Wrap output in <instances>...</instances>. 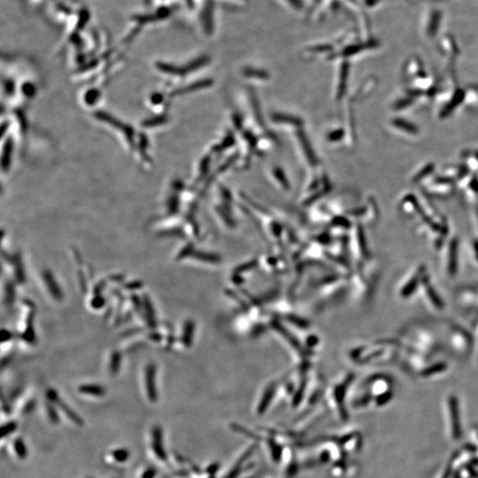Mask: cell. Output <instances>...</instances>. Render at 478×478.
Returning a JSON list of instances; mask_svg holds the SVG:
<instances>
[{
	"mask_svg": "<svg viewBox=\"0 0 478 478\" xmlns=\"http://www.w3.org/2000/svg\"><path fill=\"white\" fill-rule=\"evenodd\" d=\"M283 1L294 10H300L303 7V3L301 0H283Z\"/></svg>",
	"mask_w": 478,
	"mask_h": 478,
	"instance_id": "obj_19",
	"label": "cell"
},
{
	"mask_svg": "<svg viewBox=\"0 0 478 478\" xmlns=\"http://www.w3.org/2000/svg\"><path fill=\"white\" fill-rule=\"evenodd\" d=\"M89 20H90V14H89V12L86 10V9H83L81 10L79 14V20H78V22H77V29H83L84 26L86 25V23L88 22Z\"/></svg>",
	"mask_w": 478,
	"mask_h": 478,
	"instance_id": "obj_14",
	"label": "cell"
},
{
	"mask_svg": "<svg viewBox=\"0 0 478 478\" xmlns=\"http://www.w3.org/2000/svg\"><path fill=\"white\" fill-rule=\"evenodd\" d=\"M170 13L171 12H170V10L168 7L162 6V7L158 9L155 16L157 18V20H164V19H167L170 15Z\"/></svg>",
	"mask_w": 478,
	"mask_h": 478,
	"instance_id": "obj_17",
	"label": "cell"
},
{
	"mask_svg": "<svg viewBox=\"0 0 478 478\" xmlns=\"http://www.w3.org/2000/svg\"><path fill=\"white\" fill-rule=\"evenodd\" d=\"M445 369H446V366L444 365V364H437V365L433 366V367H430L426 370H424L422 375L424 377H429V376L435 375L436 373H440L441 371L445 370Z\"/></svg>",
	"mask_w": 478,
	"mask_h": 478,
	"instance_id": "obj_13",
	"label": "cell"
},
{
	"mask_svg": "<svg viewBox=\"0 0 478 478\" xmlns=\"http://www.w3.org/2000/svg\"><path fill=\"white\" fill-rule=\"evenodd\" d=\"M464 448H465L467 451L471 452V453H475V452H477V446H475V445H470V444L466 445L465 446H464Z\"/></svg>",
	"mask_w": 478,
	"mask_h": 478,
	"instance_id": "obj_21",
	"label": "cell"
},
{
	"mask_svg": "<svg viewBox=\"0 0 478 478\" xmlns=\"http://www.w3.org/2000/svg\"><path fill=\"white\" fill-rule=\"evenodd\" d=\"M156 475H157V471L152 468H149L146 470H144V472L141 476V478H154Z\"/></svg>",
	"mask_w": 478,
	"mask_h": 478,
	"instance_id": "obj_20",
	"label": "cell"
},
{
	"mask_svg": "<svg viewBox=\"0 0 478 478\" xmlns=\"http://www.w3.org/2000/svg\"><path fill=\"white\" fill-rule=\"evenodd\" d=\"M47 414H48V416H49V419L50 420V422L52 424H59V415H58V413L56 411L54 407H52V406H50V405H48L47 406Z\"/></svg>",
	"mask_w": 478,
	"mask_h": 478,
	"instance_id": "obj_15",
	"label": "cell"
},
{
	"mask_svg": "<svg viewBox=\"0 0 478 478\" xmlns=\"http://www.w3.org/2000/svg\"><path fill=\"white\" fill-rule=\"evenodd\" d=\"M99 97H100V93H98L96 90H91L85 94L84 101L86 104L93 105Z\"/></svg>",
	"mask_w": 478,
	"mask_h": 478,
	"instance_id": "obj_12",
	"label": "cell"
},
{
	"mask_svg": "<svg viewBox=\"0 0 478 478\" xmlns=\"http://www.w3.org/2000/svg\"><path fill=\"white\" fill-rule=\"evenodd\" d=\"M79 391L83 394L91 395L94 397H102L105 394V390L101 385L97 384H84L79 387Z\"/></svg>",
	"mask_w": 478,
	"mask_h": 478,
	"instance_id": "obj_6",
	"label": "cell"
},
{
	"mask_svg": "<svg viewBox=\"0 0 478 478\" xmlns=\"http://www.w3.org/2000/svg\"><path fill=\"white\" fill-rule=\"evenodd\" d=\"M469 470V473H470V478H478V472L476 471L474 469H470Z\"/></svg>",
	"mask_w": 478,
	"mask_h": 478,
	"instance_id": "obj_22",
	"label": "cell"
},
{
	"mask_svg": "<svg viewBox=\"0 0 478 478\" xmlns=\"http://www.w3.org/2000/svg\"><path fill=\"white\" fill-rule=\"evenodd\" d=\"M456 247L457 243L453 242L451 246V252H450V262H449V271L451 275H454L456 270Z\"/></svg>",
	"mask_w": 478,
	"mask_h": 478,
	"instance_id": "obj_11",
	"label": "cell"
},
{
	"mask_svg": "<svg viewBox=\"0 0 478 478\" xmlns=\"http://www.w3.org/2000/svg\"><path fill=\"white\" fill-rule=\"evenodd\" d=\"M130 453L129 450L125 448H119L112 452V457L117 462H125L129 460Z\"/></svg>",
	"mask_w": 478,
	"mask_h": 478,
	"instance_id": "obj_9",
	"label": "cell"
},
{
	"mask_svg": "<svg viewBox=\"0 0 478 478\" xmlns=\"http://www.w3.org/2000/svg\"><path fill=\"white\" fill-rule=\"evenodd\" d=\"M449 407H450V414H451V421H452L453 437L454 439H460L462 437V433L457 398L455 397H451L449 399Z\"/></svg>",
	"mask_w": 478,
	"mask_h": 478,
	"instance_id": "obj_1",
	"label": "cell"
},
{
	"mask_svg": "<svg viewBox=\"0 0 478 478\" xmlns=\"http://www.w3.org/2000/svg\"><path fill=\"white\" fill-rule=\"evenodd\" d=\"M47 395H48V398H49L50 401H52L56 405H58L59 408L65 413V415H67L69 419L73 421L74 424H76V425H79V426H82L84 424V421L80 417L79 415H77L76 412L73 411L71 408L68 407L66 403L62 402L61 399L59 398V396H58V394L55 391L51 390H49L48 391V394Z\"/></svg>",
	"mask_w": 478,
	"mask_h": 478,
	"instance_id": "obj_2",
	"label": "cell"
},
{
	"mask_svg": "<svg viewBox=\"0 0 478 478\" xmlns=\"http://www.w3.org/2000/svg\"><path fill=\"white\" fill-rule=\"evenodd\" d=\"M152 450L157 455L158 459L160 461L165 462L167 461V453L165 451L163 445V436H162V430L159 426H155L152 429Z\"/></svg>",
	"mask_w": 478,
	"mask_h": 478,
	"instance_id": "obj_3",
	"label": "cell"
},
{
	"mask_svg": "<svg viewBox=\"0 0 478 478\" xmlns=\"http://www.w3.org/2000/svg\"><path fill=\"white\" fill-rule=\"evenodd\" d=\"M427 287H428L427 290H428L429 296L431 298L432 301L434 303V305L437 306V307H442L443 304L441 302L440 298H438V297L435 293V291L428 285H427Z\"/></svg>",
	"mask_w": 478,
	"mask_h": 478,
	"instance_id": "obj_18",
	"label": "cell"
},
{
	"mask_svg": "<svg viewBox=\"0 0 478 478\" xmlns=\"http://www.w3.org/2000/svg\"><path fill=\"white\" fill-rule=\"evenodd\" d=\"M214 4L211 1H207L200 14V21L205 33L211 34L214 30Z\"/></svg>",
	"mask_w": 478,
	"mask_h": 478,
	"instance_id": "obj_5",
	"label": "cell"
},
{
	"mask_svg": "<svg viewBox=\"0 0 478 478\" xmlns=\"http://www.w3.org/2000/svg\"><path fill=\"white\" fill-rule=\"evenodd\" d=\"M145 389L149 399L151 402H156L158 399V392L156 388L155 367L153 364L147 366L145 370Z\"/></svg>",
	"mask_w": 478,
	"mask_h": 478,
	"instance_id": "obj_4",
	"label": "cell"
},
{
	"mask_svg": "<svg viewBox=\"0 0 478 478\" xmlns=\"http://www.w3.org/2000/svg\"><path fill=\"white\" fill-rule=\"evenodd\" d=\"M451 473H452V469H451V466H449L447 468V470H445V474L443 476L442 478H449L450 476H451Z\"/></svg>",
	"mask_w": 478,
	"mask_h": 478,
	"instance_id": "obj_23",
	"label": "cell"
},
{
	"mask_svg": "<svg viewBox=\"0 0 478 478\" xmlns=\"http://www.w3.org/2000/svg\"><path fill=\"white\" fill-rule=\"evenodd\" d=\"M46 284H47L48 289H50V293L55 298H60L62 297V294L60 291L58 285L56 284L54 278L51 276L50 272H45L44 274Z\"/></svg>",
	"mask_w": 478,
	"mask_h": 478,
	"instance_id": "obj_7",
	"label": "cell"
},
{
	"mask_svg": "<svg viewBox=\"0 0 478 478\" xmlns=\"http://www.w3.org/2000/svg\"><path fill=\"white\" fill-rule=\"evenodd\" d=\"M392 398V391L391 390H389L387 391L385 393L383 394L380 395L378 397V399H377V402H378V406H382V405H385L386 403L389 402L390 399Z\"/></svg>",
	"mask_w": 478,
	"mask_h": 478,
	"instance_id": "obj_16",
	"label": "cell"
},
{
	"mask_svg": "<svg viewBox=\"0 0 478 478\" xmlns=\"http://www.w3.org/2000/svg\"><path fill=\"white\" fill-rule=\"evenodd\" d=\"M17 427H18V424L14 421H11V422L4 424L1 427V436H2V438L12 435L13 432L16 431Z\"/></svg>",
	"mask_w": 478,
	"mask_h": 478,
	"instance_id": "obj_10",
	"label": "cell"
},
{
	"mask_svg": "<svg viewBox=\"0 0 478 478\" xmlns=\"http://www.w3.org/2000/svg\"><path fill=\"white\" fill-rule=\"evenodd\" d=\"M13 448H14L15 453H16L17 456L21 460H24L28 456L27 447L24 444V441L22 440L21 438H16L15 440L13 441Z\"/></svg>",
	"mask_w": 478,
	"mask_h": 478,
	"instance_id": "obj_8",
	"label": "cell"
}]
</instances>
